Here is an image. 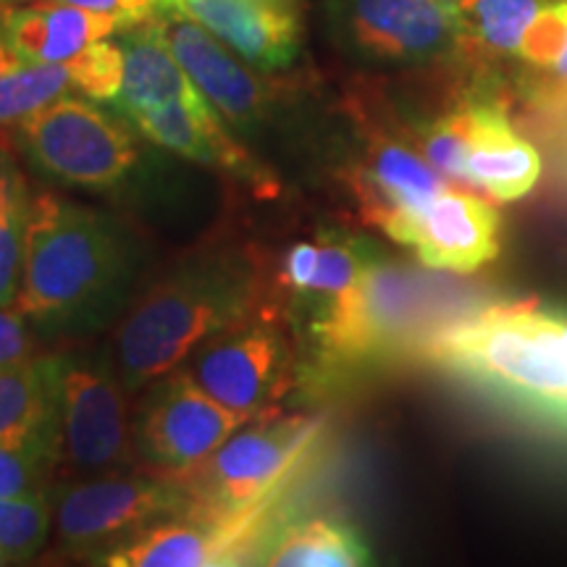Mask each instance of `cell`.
Returning a JSON list of instances; mask_svg holds the SVG:
<instances>
[{"label": "cell", "mask_w": 567, "mask_h": 567, "mask_svg": "<svg viewBox=\"0 0 567 567\" xmlns=\"http://www.w3.org/2000/svg\"><path fill=\"white\" fill-rule=\"evenodd\" d=\"M339 53L368 66H431L465 59L457 0H326Z\"/></svg>", "instance_id": "8992f818"}, {"label": "cell", "mask_w": 567, "mask_h": 567, "mask_svg": "<svg viewBox=\"0 0 567 567\" xmlns=\"http://www.w3.org/2000/svg\"><path fill=\"white\" fill-rule=\"evenodd\" d=\"M260 563L271 567H360L371 563V549L352 526L334 517H308L281 528Z\"/></svg>", "instance_id": "44dd1931"}, {"label": "cell", "mask_w": 567, "mask_h": 567, "mask_svg": "<svg viewBox=\"0 0 567 567\" xmlns=\"http://www.w3.org/2000/svg\"><path fill=\"white\" fill-rule=\"evenodd\" d=\"M258 302V274L243 252H205L182 264L134 305L116 334L126 392L176 371L213 337L245 323Z\"/></svg>", "instance_id": "3957f363"}, {"label": "cell", "mask_w": 567, "mask_h": 567, "mask_svg": "<svg viewBox=\"0 0 567 567\" xmlns=\"http://www.w3.org/2000/svg\"><path fill=\"white\" fill-rule=\"evenodd\" d=\"M375 258V250L363 239L339 237V234H326L318 239V264L310 279L308 292L318 300H329L363 276L368 264Z\"/></svg>", "instance_id": "4316f807"}, {"label": "cell", "mask_w": 567, "mask_h": 567, "mask_svg": "<svg viewBox=\"0 0 567 567\" xmlns=\"http://www.w3.org/2000/svg\"><path fill=\"white\" fill-rule=\"evenodd\" d=\"M3 565H9V559H6L3 555H0V567H3Z\"/></svg>", "instance_id": "8d00e7d4"}, {"label": "cell", "mask_w": 567, "mask_h": 567, "mask_svg": "<svg viewBox=\"0 0 567 567\" xmlns=\"http://www.w3.org/2000/svg\"><path fill=\"white\" fill-rule=\"evenodd\" d=\"M27 321L30 318L21 316L17 308L0 305V368L34 358V339Z\"/></svg>", "instance_id": "f546056e"}, {"label": "cell", "mask_w": 567, "mask_h": 567, "mask_svg": "<svg viewBox=\"0 0 567 567\" xmlns=\"http://www.w3.org/2000/svg\"><path fill=\"white\" fill-rule=\"evenodd\" d=\"M74 92L95 103H113L124 82V45L116 40H101L69 61Z\"/></svg>", "instance_id": "f1b7e54d"}, {"label": "cell", "mask_w": 567, "mask_h": 567, "mask_svg": "<svg viewBox=\"0 0 567 567\" xmlns=\"http://www.w3.org/2000/svg\"><path fill=\"white\" fill-rule=\"evenodd\" d=\"M38 439H59V358L34 354L0 368V444Z\"/></svg>", "instance_id": "ffe728a7"}, {"label": "cell", "mask_w": 567, "mask_h": 567, "mask_svg": "<svg viewBox=\"0 0 567 567\" xmlns=\"http://www.w3.org/2000/svg\"><path fill=\"white\" fill-rule=\"evenodd\" d=\"M32 3V0H0V9H11V6H24Z\"/></svg>", "instance_id": "e575fe53"}, {"label": "cell", "mask_w": 567, "mask_h": 567, "mask_svg": "<svg viewBox=\"0 0 567 567\" xmlns=\"http://www.w3.org/2000/svg\"><path fill=\"white\" fill-rule=\"evenodd\" d=\"M289 350L281 329L266 318L239 323L193 352L189 373L221 405L255 417L287 384Z\"/></svg>", "instance_id": "7c38bea8"}, {"label": "cell", "mask_w": 567, "mask_h": 567, "mask_svg": "<svg viewBox=\"0 0 567 567\" xmlns=\"http://www.w3.org/2000/svg\"><path fill=\"white\" fill-rule=\"evenodd\" d=\"M250 415L221 405L197 386L189 371H172L153 381L132 423L134 452L166 471L203 465Z\"/></svg>", "instance_id": "9c48e42d"}, {"label": "cell", "mask_w": 567, "mask_h": 567, "mask_svg": "<svg viewBox=\"0 0 567 567\" xmlns=\"http://www.w3.org/2000/svg\"><path fill=\"white\" fill-rule=\"evenodd\" d=\"M467 187L509 203L528 195L542 176V155L523 140L499 101L473 95V130L465 161Z\"/></svg>", "instance_id": "d6986e66"}, {"label": "cell", "mask_w": 567, "mask_h": 567, "mask_svg": "<svg viewBox=\"0 0 567 567\" xmlns=\"http://www.w3.org/2000/svg\"><path fill=\"white\" fill-rule=\"evenodd\" d=\"M318 264V245L316 243H297L284 255L281 264V281L287 284L289 289L305 295L310 287V279L316 274Z\"/></svg>", "instance_id": "1f68e13d"}, {"label": "cell", "mask_w": 567, "mask_h": 567, "mask_svg": "<svg viewBox=\"0 0 567 567\" xmlns=\"http://www.w3.org/2000/svg\"><path fill=\"white\" fill-rule=\"evenodd\" d=\"M153 24L158 27L168 51L231 130L243 134L255 132L271 118L279 90L260 76L264 71L252 69L193 19L172 11H155Z\"/></svg>", "instance_id": "30bf717a"}, {"label": "cell", "mask_w": 567, "mask_h": 567, "mask_svg": "<svg viewBox=\"0 0 567 567\" xmlns=\"http://www.w3.org/2000/svg\"><path fill=\"white\" fill-rule=\"evenodd\" d=\"M32 193L13 155L0 145V305L13 308L24 260Z\"/></svg>", "instance_id": "603a6c76"}, {"label": "cell", "mask_w": 567, "mask_h": 567, "mask_svg": "<svg viewBox=\"0 0 567 567\" xmlns=\"http://www.w3.org/2000/svg\"><path fill=\"white\" fill-rule=\"evenodd\" d=\"M63 3H74L82 6V9L101 13H113V17H122L134 27L153 19L155 9H158V0H63Z\"/></svg>", "instance_id": "d6a6232c"}, {"label": "cell", "mask_w": 567, "mask_h": 567, "mask_svg": "<svg viewBox=\"0 0 567 567\" xmlns=\"http://www.w3.org/2000/svg\"><path fill=\"white\" fill-rule=\"evenodd\" d=\"M271 3H279V6H292V9H297V6H300L302 0H271Z\"/></svg>", "instance_id": "d590c367"}, {"label": "cell", "mask_w": 567, "mask_h": 567, "mask_svg": "<svg viewBox=\"0 0 567 567\" xmlns=\"http://www.w3.org/2000/svg\"><path fill=\"white\" fill-rule=\"evenodd\" d=\"M310 434L313 423L305 417H284L231 434L203 463V494L208 507L221 517L250 513L287 476Z\"/></svg>", "instance_id": "8fae6325"}, {"label": "cell", "mask_w": 567, "mask_h": 567, "mask_svg": "<svg viewBox=\"0 0 567 567\" xmlns=\"http://www.w3.org/2000/svg\"><path fill=\"white\" fill-rule=\"evenodd\" d=\"M69 92H74L69 63L21 61L19 66L0 71V130L17 126L21 118Z\"/></svg>", "instance_id": "cb8c5ba5"}, {"label": "cell", "mask_w": 567, "mask_h": 567, "mask_svg": "<svg viewBox=\"0 0 567 567\" xmlns=\"http://www.w3.org/2000/svg\"><path fill=\"white\" fill-rule=\"evenodd\" d=\"M534 103H563L567 101V30L557 59L544 71V82L534 90Z\"/></svg>", "instance_id": "836d02e7"}, {"label": "cell", "mask_w": 567, "mask_h": 567, "mask_svg": "<svg viewBox=\"0 0 567 567\" xmlns=\"http://www.w3.org/2000/svg\"><path fill=\"white\" fill-rule=\"evenodd\" d=\"M0 27L24 61L69 63L95 42L122 34L134 24L63 0H32L0 9Z\"/></svg>", "instance_id": "e0dca14e"}, {"label": "cell", "mask_w": 567, "mask_h": 567, "mask_svg": "<svg viewBox=\"0 0 567 567\" xmlns=\"http://www.w3.org/2000/svg\"><path fill=\"white\" fill-rule=\"evenodd\" d=\"M126 386L109 352L59 358L61 460L82 476L126 465L134 436Z\"/></svg>", "instance_id": "52a82bcc"}, {"label": "cell", "mask_w": 567, "mask_h": 567, "mask_svg": "<svg viewBox=\"0 0 567 567\" xmlns=\"http://www.w3.org/2000/svg\"><path fill=\"white\" fill-rule=\"evenodd\" d=\"M316 310L310 334L323 373L421 358L444 323L484 308V297L446 276L373 258L350 289Z\"/></svg>", "instance_id": "7a4b0ae2"}, {"label": "cell", "mask_w": 567, "mask_h": 567, "mask_svg": "<svg viewBox=\"0 0 567 567\" xmlns=\"http://www.w3.org/2000/svg\"><path fill=\"white\" fill-rule=\"evenodd\" d=\"M421 360L460 375L526 421L567 436V318L484 305L444 323Z\"/></svg>", "instance_id": "6da1fadb"}, {"label": "cell", "mask_w": 567, "mask_h": 567, "mask_svg": "<svg viewBox=\"0 0 567 567\" xmlns=\"http://www.w3.org/2000/svg\"><path fill=\"white\" fill-rule=\"evenodd\" d=\"M137 134L163 151L182 155V158L203 163V166L226 168V172H252V158L231 137L229 124L213 109V103L195 87L158 109L137 113L126 118Z\"/></svg>", "instance_id": "2e32d148"}, {"label": "cell", "mask_w": 567, "mask_h": 567, "mask_svg": "<svg viewBox=\"0 0 567 567\" xmlns=\"http://www.w3.org/2000/svg\"><path fill=\"white\" fill-rule=\"evenodd\" d=\"M61 463L59 439L27 444H0V496L45 492V481Z\"/></svg>", "instance_id": "83f0119b"}, {"label": "cell", "mask_w": 567, "mask_h": 567, "mask_svg": "<svg viewBox=\"0 0 567 567\" xmlns=\"http://www.w3.org/2000/svg\"><path fill=\"white\" fill-rule=\"evenodd\" d=\"M384 234L413 247L421 266L431 271L473 274L499 255V213L450 184L423 208L389 224Z\"/></svg>", "instance_id": "4fadbf2b"}, {"label": "cell", "mask_w": 567, "mask_h": 567, "mask_svg": "<svg viewBox=\"0 0 567 567\" xmlns=\"http://www.w3.org/2000/svg\"><path fill=\"white\" fill-rule=\"evenodd\" d=\"M547 3L549 0H457L465 55L517 59L528 27Z\"/></svg>", "instance_id": "7402d4cb"}, {"label": "cell", "mask_w": 567, "mask_h": 567, "mask_svg": "<svg viewBox=\"0 0 567 567\" xmlns=\"http://www.w3.org/2000/svg\"><path fill=\"white\" fill-rule=\"evenodd\" d=\"M444 187L446 179L429 166L417 147L381 132L368 137L363 158L352 174V189L363 216L381 231L434 200Z\"/></svg>", "instance_id": "9a60e30c"}, {"label": "cell", "mask_w": 567, "mask_h": 567, "mask_svg": "<svg viewBox=\"0 0 567 567\" xmlns=\"http://www.w3.org/2000/svg\"><path fill=\"white\" fill-rule=\"evenodd\" d=\"M155 11L197 21L264 74H279L300 59L302 19L292 6L271 0H158Z\"/></svg>", "instance_id": "5bb4252c"}, {"label": "cell", "mask_w": 567, "mask_h": 567, "mask_svg": "<svg viewBox=\"0 0 567 567\" xmlns=\"http://www.w3.org/2000/svg\"><path fill=\"white\" fill-rule=\"evenodd\" d=\"M53 499L48 492L0 496V555L9 565L32 563L51 538Z\"/></svg>", "instance_id": "d4e9b609"}, {"label": "cell", "mask_w": 567, "mask_h": 567, "mask_svg": "<svg viewBox=\"0 0 567 567\" xmlns=\"http://www.w3.org/2000/svg\"><path fill=\"white\" fill-rule=\"evenodd\" d=\"M34 172L69 187H118L137 166V142L124 116L82 95H63L13 126Z\"/></svg>", "instance_id": "5b68a950"}, {"label": "cell", "mask_w": 567, "mask_h": 567, "mask_svg": "<svg viewBox=\"0 0 567 567\" xmlns=\"http://www.w3.org/2000/svg\"><path fill=\"white\" fill-rule=\"evenodd\" d=\"M124 268V243L111 218L55 195H32L13 308L30 321H66L103 300Z\"/></svg>", "instance_id": "277c9868"}, {"label": "cell", "mask_w": 567, "mask_h": 567, "mask_svg": "<svg viewBox=\"0 0 567 567\" xmlns=\"http://www.w3.org/2000/svg\"><path fill=\"white\" fill-rule=\"evenodd\" d=\"M189 505V494L168 481L105 473L61 488L53 499L55 536L69 551H105Z\"/></svg>", "instance_id": "ba28073f"}, {"label": "cell", "mask_w": 567, "mask_h": 567, "mask_svg": "<svg viewBox=\"0 0 567 567\" xmlns=\"http://www.w3.org/2000/svg\"><path fill=\"white\" fill-rule=\"evenodd\" d=\"M245 538V515H210L205 523L161 520L101 551L111 567H216L234 565Z\"/></svg>", "instance_id": "ac0fdd59"}, {"label": "cell", "mask_w": 567, "mask_h": 567, "mask_svg": "<svg viewBox=\"0 0 567 567\" xmlns=\"http://www.w3.org/2000/svg\"><path fill=\"white\" fill-rule=\"evenodd\" d=\"M471 130H473V95L463 97L455 109L444 111L434 122L423 124L415 132L417 153L434 166L446 182L465 184V161L467 147H471Z\"/></svg>", "instance_id": "484cf974"}, {"label": "cell", "mask_w": 567, "mask_h": 567, "mask_svg": "<svg viewBox=\"0 0 567 567\" xmlns=\"http://www.w3.org/2000/svg\"><path fill=\"white\" fill-rule=\"evenodd\" d=\"M538 130L547 137L555 153L557 168L567 176V101L563 103H536Z\"/></svg>", "instance_id": "4dcf8cb0"}]
</instances>
